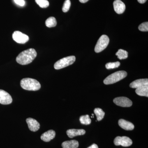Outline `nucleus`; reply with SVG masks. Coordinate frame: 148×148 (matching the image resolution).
Instances as JSON below:
<instances>
[{
    "mask_svg": "<svg viewBox=\"0 0 148 148\" xmlns=\"http://www.w3.org/2000/svg\"><path fill=\"white\" fill-rule=\"evenodd\" d=\"M92 116H93V114H92Z\"/></svg>",
    "mask_w": 148,
    "mask_h": 148,
    "instance_id": "c756f323",
    "label": "nucleus"
},
{
    "mask_svg": "<svg viewBox=\"0 0 148 148\" xmlns=\"http://www.w3.org/2000/svg\"><path fill=\"white\" fill-rule=\"evenodd\" d=\"M79 120L81 123L82 124L87 125L90 124L91 123V119L88 115L82 116L80 117Z\"/></svg>",
    "mask_w": 148,
    "mask_h": 148,
    "instance_id": "412c9836",
    "label": "nucleus"
},
{
    "mask_svg": "<svg viewBox=\"0 0 148 148\" xmlns=\"http://www.w3.org/2000/svg\"><path fill=\"white\" fill-rule=\"evenodd\" d=\"M89 0H79L80 2L82 3H85L87 2Z\"/></svg>",
    "mask_w": 148,
    "mask_h": 148,
    "instance_id": "c85d7f7f",
    "label": "nucleus"
},
{
    "mask_svg": "<svg viewBox=\"0 0 148 148\" xmlns=\"http://www.w3.org/2000/svg\"><path fill=\"white\" fill-rule=\"evenodd\" d=\"M20 85L23 89L32 91L39 90L41 88V85L38 81L30 78L23 79L21 81Z\"/></svg>",
    "mask_w": 148,
    "mask_h": 148,
    "instance_id": "f03ea898",
    "label": "nucleus"
},
{
    "mask_svg": "<svg viewBox=\"0 0 148 148\" xmlns=\"http://www.w3.org/2000/svg\"><path fill=\"white\" fill-rule=\"evenodd\" d=\"M138 29L141 32H147L148 31V22H145L140 25Z\"/></svg>",
    "mask_w": 148,
    "mask_h": 148,
    "instance_id": "393cba45",
    "label": "nucleus"
},
{
    "mask_svg": "<svg viewBox=\"0 0 148 148\" xmlns=\"http://www.w3.org/2000/svg\"><path fill=\"white\" fill-rule=\"evenodd\" d=\"M120 66V63L119 61H117V62H113V63L110 62V63H107L106 64V67L107 69H111L118 68Z\"/></svg>",
    "mask_w": 148,
    "mask_h": 148,
    "instance_id": "5701e85b",
    "label": "nucleus"
},
{
    "mask_svg": "<svg viewBox=\"0 0 148 148\" xmlns=\"http://www.w3.org/2000/svg\"><path fill=\"white\" fill-rule=\"evenodd\" d=\"M127 75V73L125 71H119L110 75L105 79L103 82L106 85L113 84L123 79Z\"/></svg>",
    "mask_w": 148,
    "mask_h": 148,
    "instance_id": "7ed1b4c3",
    "label": "nucleus"
},
{
    "mask_svg": "<svg viewBox=\"0 0 148 148\" xmlns=\"http://www.w3.org/2000/svg\"><path fill=\"white\" fill-rule=\"evenodd\" d=\"M35 1L41 8H47L49 6V2L47 0H35Z\"/></svg>",
    "mask_w": 148,
    "mask_h": 148,
    "instance_id": "4be33fe9",
    "label": "nucleus"
},
{
    "mask_svg": "<svg viewBox=\"0 0 148 148\" xmlns=\"http://www.w3.org/2000/svg\"><path fill=\"white\" fill-rule=\"evenodd\" d=\"M14 40L20 44H24L29 40V37L27 35L23 34L19 31H15L12 34Z\"/></svg>",
    "mask_w": 148,
    "mask_h": 148,
    "instance_id": "0eeeda50",
    "label": "nucleus"
},
{
    "mask_svg": "<svg viewBox=\"0 0 148 148\" xmlns=\"http://www.w3.org/2000/svg\"><path fill=\"white\" fill-rule=\"evenodd\" d=\"M37 53L34 49H29L21 52L16 58V61L21 65L30 64L36 57Z\"/></svg>",
    "mask_w": 148,
    "mask_h": 148,
    "instance_id": "f257e3e1",
    "label": "nucleus"
},
{
    "mask_svg": "<svg viewBox=\"0 0 148 148\" xmlns=\"http://www.w3.org/2000/svg\"><path fill=\"white\" fill-rule=\"evenodd\" d=\"M56 132L54 130H51L44 133L41 136V139L45 142H49L55 138Z\"/></svg>",
    "mask_w": 148,
    "mask_h": 148,
    "instance_id": "ddd939ff",
    "label": "nucleus"
},
{
    "mask_svg": "<svg viewBox=\"0 0 148 148\" xmlns=\"http://www.w3.org/2000/svg\"><path fill=\"white\" fill-rule=\"evenodd\" d=\"M135 92L138 95L148 97V85L136 88Z\"/></svg>",
    "mask_w": 148,
    "mask_h": 148,
    "instance_id": "f3484780",
    "label": "nucleus"
},
{
    "mask_svg": "<svg viewBox=\"0 0 148 148\" xmlns=\"http://www.w3.org/2000/svg\"><path fill=\"white\" fill-rule=\"evenodd\" d=\"M98 148V145L96 144H93L92 145L90 146V147H88V148Z\"/></svg>",
    "mask_w": 148,
    "mask_h": 148,
    "instance_id": "bb28decb",
    "label": "nucleus"
},
{
    "mask_svg": "<svg viewBox=\"0 0 148 148\" xmlns=\"http://www.w3.org/2000/svg\"><path fill=\"white\" fill-rule=\"evenodd\" d=\"M94 112L97 117V121H98L102 120L104 118L105 114V112L101 108H99L95 109Z\"/></svg>",
    "mask_w": 148,
    "mask_h": 148,
    "instance_id": "6ab92c4d",
    "label": "nucleus"
},
{
    "mask_svg": "<svg viewBox=\"0 0 148 148\" xmlns=\"http://www.w3.org/2000/svg\"><path fill=\"white\" fill-rule=\"evenodd\" d=\"M116 55L117 56L118 58L120 60L126 59L128 57V52L126 51L119 49L116 53Z\"/></svg>",
    "mask_w": 148,
    "mask_h": 148,
    "instance_id": "aec40b11",
    "label": "nucleus"
},
{
    "mask_svg": "<svg viewBox=\"0 0 148 148\" xmlns=\"http://www.w3.org/2000/svg\"><path fill=\"white\" fill-rule=\"evenodd\" d=\"M62 147L63 148H77L79 147V143L75 140L65 141L62 143Z\"/></svg>",
    "mask_w": 148,
    "mask_h": 148,
    "instance_id": "dca6fc26",
    "label": "nucleus"
},
{
    "mask_svg": "<svg viewBox=\"0 0 148 148\" xmlns=\"http://www.w3.org/2000/svg\"><path fill=\"white\" fill-rule=\"evenodd\" d=\"M113 102L117 106L122 107H130L132 106V104L131 100L125 97H117L114 98Z\"/></svg>",
    "mask_w": 148,
    "mask_h": 148,
    "instance_id": "6e6552de",
    "label": "nucleus"
},
{
    "mask_svg": "<svg viewBox=\"0 0 148 148\" xmlns=\"http://www.w3.org/2000/svg\"><path fill=\"white\" fill-rule=\"evenodd\" d=\"M71 2L70 0H66L64 2L63 5L62 10L64 12H66L69 11L71 7Z\"/></svg>",
    "mask_w": 148,
    "mask_h": 148,
    "instance_id": "b1692460",
    "label": "nucleus"
},
{
    "mask_svg": "<svg viewBox=\"0 0 148 148\" xmlns=\"http://www.w3.org/2000/svg\"><path fill=\"white\" fill-rule=\"evenodd\" d=\"M75 60V57L74 56H71L62 58L56 62L54 65V69L56 70L63 69L73 64Z\"/></svg>",
    "mask_w": 148,
    "mask_h": 148,
    "instance_id": "20e7f679",
    "label": "nucleus"
},
{
    "mask_svg": "<svg viewBox=\"0 0 148 148\" xmlns=\"http://www.w3.org/2000/svg\"><path fill=\"white\" fill-rule=\"evenodd\" d=\"M12 102V98L8 92L0 89V103L3 105H9Z\"/></svg>",
    "mask_w": 148,
    "mask_h": 148,
    "instance_id": "1a4fd4ad",
    "label": "nucleus"
},
{
    "mask_svg": "<svg viewBox=\"0 0 148 148\" xmlns=\"http://www.w3.org/2000/svg\"><path fill=\"white\" fill-rule=\"evenodd\" d=\"M115 11L118 14L123 13L125 10V4L121 0H115L113 3Z\"/></svg>",
    "mask_w": 148,
    "mask_h": 148,
    "instance_id": "9b49d317",
    "label": "nucleus"
},
{
    "mask_svg": "<svg viewBox=\"0 0 148 148\" xmlns=\"http://www.w3.org/2000/svg\"><path fill=\"white\" fill-rule=\"evenodd\" d=\"M119 125L123 129L126 130H132L134 129V125L132 123L125 120L121 119L119 121Z\"/></svg>",
    "mask_w": 148,
    "mask_h": 148,
    "instance_id": "2eb2a0df",
    "label": "nucleus"
},
{
    "mask_svg": "<svg viewBox=\"0 0 148 148\" xmlns=\"http://www.w3.org/2000/svg\"><path fill=\"white\" fill-rule=\"evenodd\" d=\"M148 85V79H141L136 80L130 84V87L133 88H138Z\"/></svg>",
    "mask_w": 148,
    "mask_h": 148,
    "instance_id": "f8f14e48",
    "label": "nucleus"
},
{
    "mask_svg": "<svg viewBox=\"0 0 148 148\" xmlns=\"http://www.w3.org/2000/svg\"><path fill=\"white\" fill-rule=\"evenodd\" d=\"M29 130L33 132H36L39 129L40 123L37 121L32 118H29L26 120Z\"/></svg>",
    "mask_w": 148,
    "mask_h": 148,
    "instance_id": "9d476101",
    "label": "nucleus"
},
{
    "mask_svg": "<svg viewBox=\"0 0 148 148\" xmlns=\"http://www.w3.org/2000/svg\"><path fill=\"white\" fill-rule=\"evenodd\" d=\"M45 24L47 27L49 28H51L56 26L57 21L55 17L51 16L47 19L45 21Z\"/></svg>",
    "mask_w": 148,
    "mask_h": 148,
    "instance_id": "a211bd4d",
    "label": "nucleus"
},
{
    "mask_svg": "<svg viewBox=\"0 0 148 148\" xmlns=\"http://www.w3.org/2000/svg\"><path fill=\"white\" fill-rule=\"evenodd\" d=\"M147 0H138V2L140 3H144L147 1Z\"/></svg>",
    "mask_w": 148,
    "mask_h": 148,
    "instance_id": "cd10ccee",
    "label": "nucleus"
},
{
    "mask_svg": "<svg viewBox=\"0 0 148 148\" xmlns=\"http://www.w3.org/2000/svg\"><path fill=\"white\" fill-rule=\"evenodd\" d=\"M85 133V130L83 129H69L66 131L67 135L71 138L79 135H84Z\"/></svg>",
    "mask_w": 148,
    "mask_h": 148,
    "instance_id": "4468645a",
    "label": "nucleus"
},
{
    "mask_svg": "<svg viewBox=\"0 0 148 148\" xmlns=\"http://www.w3.org/2000/svg\"><path fill=\"white\" fill-rule=\"evenodd\" d=\"M114 144L115 145H121L123 147H129L132 145V140L126 136L120 137L118 136L114 140Z\"/></svg>",
    "mask_w": 148,
    "mask_h": 148,
    "instance_id": "423d86ee",
    "label": "nucleus"
},
{
    "mask_svg": "<svg viewBox=\"0 0 148 148\" xmlns=\"http://www.w3.org/2000/svg\"><path fill=\"white\" fill-rule=\"evenodd\" d=\"M110 42L109 37L106 35H103L100 38L97 42L95 47V51L96 53H99L104 50L108 45Z\"/></svg>",
    "mask_w": 148,
    "mask_h": 148,
    "instance_id": "39448f33",
    "label": "nucleus"
},
{
    "mask_svg": "<svg viewBox=\"0 0 148 148\" xmlns=\"http://www.w3.org/2000/svg\"><path fill=\"white\" fill-rule=\"evenodd\" d=\"M14 2L18 5L24 6L25 5V2L24 0H14Z\"/></svg>",
    "mask_w": 148,
    "mask_h": 148,
    "instance_id": "a878e982",
    "label": "nucleus"
}]
</instances>
